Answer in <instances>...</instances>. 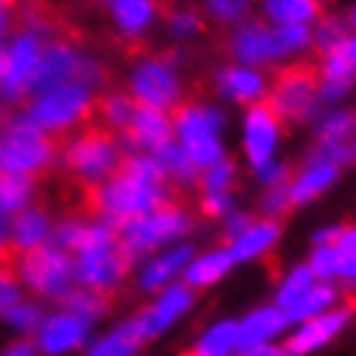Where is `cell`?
I'll return each instance as SVG.
<instances>
[{
    "instance_id": "cell-5",
    "label": "cell",
    "mask_w": 356,
    "mask_h": 356,
    "mask_svg": "<svg viewBox=\"0 0 356 356\" xmlns=\"http://www.w3.org/2000/svg\"><path fill=\"white\" fill-rule=\"evenodd\" d=\"M194 230V212L176 199V202L145 214V217L119 225V248L132 266H140L152 253L168 248V245H176V243H184Z\"/></svg>"
},
{
    "instance_id": "cell-40",
    "label": "cell",
    "mask_w": 356,
    "mask_h": 356,
    "mask_svg": "<svg viewBox=\"0 0 356 356\" xmlns=\"http://www.w3.org/2000/svg\"><path fill=\"white\" fill-rule=\"evenodd\" d=\"M44 307L36 302V300H18L16 305H10V307H6V310L0 312V318H3V323H8L10 328L18 330V333H36V328L42 325V321H44Z\"/></svg>"
},
{
    "instance_id": "cell-57",
    "label": "cell",
    "mask_w": 356,
    "mask_h": 356,
    "mask_svg": "<svg viewBox=\"0 0 356 356\" xmlns=\"http://www.w3.org/2000/svg\"><path fill=\"white\" fill-rule=\"evenodd\" d=\"M21 3H31V0H21Z\"/></svg>"
},
{
    "instance_id": "cell-31",
    "label": "cell",
    "mask_w": 356,
    "mask_h": 356,
    "mask_svg": "<svg viewBox=\"0 0 356 356\" xmlns=\"http://www.w3.org/2000/svg\"><path fill=\"white\" fill-rule=\"evenodd\" d=\"M36 196H39L36 178L0 173V217L13 220L18 212L36 204Z\"/></svg>"
},
{
    "instance_id": "cell-30",
    "label": "cell",
    "mask_w": 356,
    "mask_h": 356,
    "mask_svg": "<svg viewBox=\"0 0 356 356\" xmlns=\"http://www.w3.org/2000/svg\"><path fill=\"white\" fill-rule=\"evenodd\" d=\"M336 305H341V286L318 282V284L312 286V289H307L292 307H286L284 315H286V321H289V325H297V323H305V321H310V318L323 315V312L333 310Z\"/></svg>"
},
{
    "instance_id": "cell-41",
    "label": "cell",
    "mask_w": 356,
    "mask_h": 356,
    "mask_svg": "<svg viewBox=\"0 0 356 356\" xmlns=\"http://www.w3.org/2000/svg\"><path fill=\"white\" fill-rule=\"evenodd\" d=\"M336 253H339V286L356 289V225H343L336 241Z\"/></svg>"
},
{
    "instance_id": "cell-38",
    "label": "cell",
    "mask_w": 356,
    "mask_h": 356,
    "mask_svg": "<svg viewBox=\"0 0 356 356\" xmlns=\"http://www.w3.org/2000/svg\"><path fill=\"white\" fill-rule=\"evenodd\" d=\"M315 284H318V279L312 276L307 264H297V266H292L282 279H279L276 292H274V305L279 310H286V307H292V305Z\"/></svg>"
},
{
    "instance_id": "cell-45",
    "label": "cell",
    "mask_w": 356,
    "mask_h": 356,
    "mask_svg": "<svg viewBox=\"0 0 356 356\" xmlns=\"http://www.w3.org/2000/svg\"><path fill=\"white\" fill-rule=\"evenodd\" d=\"M235 207H238V202H235L232 191H202L199 202H196L199 214L209 222H222Z\"/></svg>"
},
{
    "instance_id": "cell-29",
    "label": "cell",
    "mask_w": 356,
    "mask_h": 356,
    "mask_svg": "<svg viewBox=\"0 0 356 356\" xmlns=\"http://www.w3.org/2000/svg\"><path fill=\"white\" fill-rule=\"evenodd\" d=\"M238 318H220L209 323L194 339L188 356H238Z\"/></svg>"
},
{
    "instance_id": "cell-25",
    "label": "cell",
    "mask_w": 356,
    "mask_h": 356,
    "mask_svg": "<svg viewBox=\"0 0 356 356\" xmlns=\"http://www.w3.org/2000/svg\"><path fill=\"white\" fill-rule=\"evenodd\" d=\"M147 343L143 336V330L137 325V321L127 318V321L116 323L108 330H104L101 336L88 341V346L83 348V356H140L143 346Z\"/></svg>"
},
{
    "instance_id": "cell-22",
    "label": "cell",
    "mask_w": 356,
    "mask_h": 356,
    "mask_svg": "<svg viewBox=\"0 0 356 356\" xmlns=\"http://www.w3.org/2000/svg\"><path fill=\"white\" fill-rule=\"evenodd\" d=\"M52 227L54 217L44 207L31 204L29 209L18 212L10 220L8 227V253L10 256H18V253H26V250L47 245V243L52 241Z\"/></svg>"
},
{
    "instance_id": "cell-43",
    "label": "cell",
    "mask_w": 356,
    "mask_h": 356,
    "mask_svg": "<svg viewBox=\"0 0 356 356\" xmlns=\"http://www.w3.org/2000/svg\"><path fill=\"white\" fill-rule=\"evenodd\" d=\"M305 161L330 163V165L343 170L351 163H356V140H346V143H315L307 150Z\"/></svg>"
},
{
    "instance_id": "cell-46",
    "label": "cell",
    "mask_w": 356,
    "mask_h": 356,
    "mask_svg": "<svg viewBox=\"0 0 356 356\" xmlns=\"http://www.w3.org/2000/svg\"><path fill=\"white\" fill-rule=\"evenodd\" d=\"M292 199H289V188L286 186H274L264 188L259 196V212L261 217L268 220H282L286 212H292Z\"/></svg>"
},
{
    "instance_id": "cell-32",
    "label": "cell",
    "mask_w": 356,
    "mask_h": 356,
    "mask_svg": "<svg viewBox=\"0 0 356 356\" xmlns=\"http://www.w3.org/2000/svg\"><path fill=\"white\" fill-rule=\"evenodd\" d=\"M158 161H161L163 173H165V181H168V186L173 188V191H178V188H196L199 186L202 168L188 158L181 145H176V143L165 145V147L158 152Z\"/></svg>"
},
{
    "instance_id": "cell-42",
    "label": "cell",
    "mask_w": 356,
    "mask_h": 356,
    "mask_svg": "<svg viewBox=\"0 0 356 356\" xmlns=\"http://www.w3.org/2000/svg\"><path fill=\"white\" fill-rule=\"evenodd\" d=\"M238 176H241V168L238 163L232 161L230 155L222 158L220 163H214L209 168L202 170L199 176V191H232L238 186Z\"/></svg>"
},
{
    "instance_id": "cell-21",
    "label": "cell",
    "mask_w": 356,
    "mask_h": 356,
    "mask_svg": "<svg viewBox=\"0 0 356 356\" xmlns=\"http://www.w3.org/2000/svg\"><path fill=\"white\" fill-rule=\"evenodd\" d=\"M289 321H286L284 310H279L274 302L253 307L238 318V346L241 351L253 346H264V343H282L286 333H289Z\"/></svg>"
},
{
    "instance_id": "cell-6",
    "label": "cell",
    "mask_w": 356,
    "mask_h": 356,
    "mask_svg": "<svg viewBox=\"0 0 356 356\" xmlns=\"http://www.w3.org/2000/svg\"><path fill=\"white\" fill-rule=\"evenodd\" d=\"M173 143L204 170L227 158V114L214 101H184L173 111Z\"/></svg>"
},
{
    "instance_id": "cell-28",
    "label": "cell",
    "mask_w": 356,
    "mask_h": 356,
    "mask_svg": "<svg viewBox=\"0 0 356 356\" xmlns=\"http://www.w3.org/2000/svg\"><path fill=\"white\" fill-rule=\"evenodd\" d=\"M323 13L315 0H259V18L271 26H312Z\"/></svg>"
},
{
    "instance_id": "cell-12",
    "label": "cell",
    "mask_w": 356,
    "mask_h": 356,
    "mask_svg": "<svg viewBox=\"0 0 356 356\" xmlns=\"http://www.w3.org/2000/svg\"><path fill=\"white\" fill-rule=\"evenodd\" d=\"M282 132L284 124L282 119L271 111L266 101L248 106L243 111L241 119V152L243 161L250 170L261 168L266 163L279 158V147H282Z\"/></svg>"
},
{
    "instance_id": "cell-37",
    "label": "cell",
    "mask_w": 356,
    "mask_h": 356,
    "mask_svg": "<svg viewBox=\"0 0 356 356\" xmlns=\"http://www.w3.org/2000/svg\"><path fill=\"white\" fill-rule=\"evenodd\" d=\"M65 310H70L72 315H78L83 321H88L90 325H96L98 321H104L108 312V294L93 292V289H86V286H75L67 297L63 300Z\"/></svg>"
},
{
    "instance_id": "cell-34",
    "label": "cell",
    "mask_w": 356,
    "mask_h": 356,
    "mask_svg": "<svg viewBox=\"0 0 356 356\" xmlns=\"http://www.w3.org/2000/svg\"><path fill=\"white\" fill-rule=\"evenodd\" d=\"M315 72L318 78H325V81L356 83V34H348L336 49L323 54Z\"/></svg>"
},
{
    "instance_id": "cell-27",
    "label": "cell",
    "mask_w": 356,
    "mask_h": 356,
    "mask_svg": "<svg viewBox=\"0 0 356 356\" xmlns=\"http://www.w3.org/2000/svg\"><path fill=\"white\" fill-rule=\"evenodd\" d=\"M137 111V104L132 96L122 88H106L96 96V127L106 129V132L122 137L132 124V116Z\"/></svg>"
},
{
    "instance_id": "cell-48",
    "label": "cell",
    "mask_w": 356,
    "mask_h": 356,
    "mask_svg": "<svg viewBox=\"0 0 356 356\" xmlns=\"http://www.w3.org/2000/svg\"><path fill=\"white\" fill-rule=\"evenodd\" d=\"M356 83H346V81H325V78H318V98H321L323 108H336L341 106L351 90H354Z\"/></svg>"
},
{
    "instance_id": "cell-53",
    "label": "cell",
    "mask_w": 356,
    "mask_h": 356,
    "mask_svg": "<svg viewBox=\"0 0 356 356\" xmlns=\"http://www.w3.org/2000/svg\"><path fill=\"white\" fill-rule=\"evenodd\" d=\"M238 356H284V348H282V343H264V346L245 348Z\"/></svg>"
},
{
    "instance_id": "cell-50",
    "label": "cell",
    "mask_w": 356,
    "mask_h": 356,
    "mask_svg": "<svg viewBox=\"0 0 356 356\" xmlns=\"http://www.w3.org/2000/svg\"><path fill=\"white\" fill-rule=\"evenodd\" d=\"M253 220H256V217H253L248 209H241V207H235V209H232V212L222 220V227H220V230H222V241L225 243L235 241V238H238V235H241V232L245 230V227H248Z\"/></svg>"
},
{
    "instance_id": "cell-16",
    "label": "cell",
    "mask_w": 356,
    "mask_h": 356,
    "mask_svg": "<svg viewBox=\"0 0 356 356\" xmlns=\"http://www.w3.org/2000/svg\"><path fill=\"white\" fill-rule=\"evenodd\" d=\"M83 57H86V47L75 44L65 36H54L49 42H44L36 72L31 78V88H29V98L49 90L54 86L63 83H78V72H81Z\"/></svg>"
},
{
    "instance_id": "cell-2",
    "label": "cell",
    "mask_w": 356,
    "mask_h": 356,
    "mask_svg": "<svg viewBox=\"0 0 356 356\" xmlns=\"http://www.w3.org/2000/svg\"><path fill=\"white\" fill-rule=\"evenodd\" d=\"M57 152L60 140H54L44 129L29 119V114L21 108L8 111V116L0 124V173L13 176L39 178L47 170L57 168Z\"/></svg>"
},
{
    "instance_id": "cell-20",
    "label": "cell",
    "mask_w": 356,
    "mask_h": 356,
    "mask_svg": "<svg viewBox=\"0 0 356 356\" xmlns=\"http://www.w3.org/2000/svg\"><path fill=\"white\" fill-rule=\"evenodd\" d=\"M119 140H122L124 155H129V152L158 155L165 145L173 143V116L165 114V111H158V108L137 106L132 124Z\"/></svg>"
},
{
    "instance_id": "cell-17",
    "label": "cell",
    "mask_w": 356,
    "mask_h": 356,
    "mask_svg": "<svg viewBox=\"0 0 356 356\" xmlns=\"http://www.w3.org/2000/svg\"><path fill=\"white\" fill-rule=\"evenodd\" d=\"M212 86L220 101L230 104V106L248 108L266 101L268 88H271V75L261 67L227 63L214 70Z\"/></svg>"
},
{
    "instance_id": "cell-26",
    "label": "cell",
    "mask_w": 356,
    "mask_h": 356,
    "mask_svg": "<svg viewBox=\"0 0 356 356\" xmlns=\"http://www.w3.org/2000/svg\"><path fill=\"white\" fill-rule=\"evenodd\" d=\"M235 266H238V264L232 261L227 245L202 250V253H194V259L188 261V266H186V271H184V276H181V282L186 286H191L194 292H202V289H209V286L220 284Z\"/></svg>"
},
{
    "instance_id": "cell-58",
    "label": "cell",
    "mask_w": 356,
    "mask_h": 356,
    "mask_svg": "<svg viewBox=\"0 0 356 356\" xmlns=\"http://www.w3.org/2000/svg\"><path fill=\"white\" fill-rule=\"evenodd\" d=\"M140 356H143V354H140Z\"/></svg>"
},
{
    "instance_id": "cell-13",
    "label": "cell",
    "mask_w": 356,
    "mask_h": 356,
    "mask_svg": "<svg viewBox=\"0 0 356 356\" xmlns=\"http://www.w3.org/2000/svg\"><path fill=\"white\" fill-rule=\"evenodd\" d=\"M351 321H354V305H336L333 310L323 312L318 318L297 323L282 339L284 356H310L321 351L339 339L351 325Z\"/></svg>"
},
{
    "instance_id": "cell-33",
    "label": "cell",
    "mask_w": 356,
    "mask_h": 356,
    "mask_svg": "<svg viewBox=\"0 0 356 356\" xmlns=\"http://www.w3.org/2000/svg\"><path fill=\"white\" fill-rule=\"evenodd\" d=\"M207 21L202 10L194 6H173L163 13V31L173 44H191L194 39L204 34Z\"/></svg>"
},
{
    "instance_id": "cell-15",
    "label": "cell",
    "mask_w": 356,
    "mask_h": 356,
    "mask_svg": "<svg viewBox=\"0 0 356 356\" xmlns=\"http://www.w3.org/2000/svg\"><path fill=\"white\" fill-rule=\"evenodd\" d=\"M90 333L93 325L88 321L60 307L44 315L42 325L34 333V346L39 356H70L88 346V341L93 339Z\"/></svg>"
},
{
    "instance_id": "cell-44",
    "label": "cell",
    "mask_w": 356,
    "mask_h": 356,
    "mask_svg": "<svg viewBox=\"0 0 356 356\" xmlns=\"http://www.w3.org/2000/svg\"><path fill=\"white\" fill-rule=\"evenodd\" d=\"M305 264H307V268H310L318 282L339 284V253H336V245H312Z\"/></svg>"
},
{
    "instance_id": "cell-54",
    "label": "cell",
    "mask_w": 356,
    "mask_h": 356,
    "mask_svg": "<svg viewBox=\"0 0 356 356\" xmlns=\"http://www.w3.org/2000/svg\"><path fill=\"white\" fill-rule=\"evenodd\" d=\"M343 21H346V26L351 34H356V3H351L346 8V13H343Z\"/></svg>"
},
{
    "instance_id": "cell-11",
    "label": "cell",
    "mask_w": 356,
    "mask_h": 356,
    "mask_svg": "<svg viewBox=\"0 0 356 356\" xmlns=\"http://www.w3.org/2000/svg\"><path fill=\"white\" fill-rule=\"evenodd\" d=\"M72 264H75V284L101 294H111L116 289H122L129 279V271L134 268L122 253L119 243L78 250L72 256Z\"/></svg>"
},
{
    "instance_id": "cell-1",
    "label": "cell",
    "mask_w": 356,
    "mask_h": 356,
    "mask_svg": "<svg viewBox=\"0 0 356 356\" xmlns=\"http://www.w3.org/2000/svg\"><path fill=\"white\" fill-rule=\"evenodd\" d=\"M225 52L230 63L261 70L284 67L312 52L310 26H271L261 18H248L227 31Z\"/></svg>"
},
{
    "instance_id": "cell-23",
    "label": "cell",
    "mask_w": 356,
    "mask_h": 356,
    "mask_svg": "<svg viewBox=\"0 0 356 356\" xmlns=\"http://www.w3.org/2000/svg\"><path fill=\"white\" fill-rule=\"evenodd\" d=\"M282 241V220H268V217H256L235 241L225 243L230 250L232 261L241 264H253L268 256Z\"/></svg>"
},
{
    "instance_id": "cell-56",
    "label": "cell",
    "mask_w": 356,
    "mask_h": 356,
    "mask_svg": "<svg viewBox=\"0 0 356 356\" xmlns=\"http://www.w3.org/2000/svg\"><path fill=\"white\" fill-rule=\"evenodd\" d=\"M315 3H318V6H328L330 0H315Z\"/></svg>"
},
{
    "instance_id": "cell-9",
    "label": "cell",
    "mask_w": 356,
    "mask_h": 356,
    "mask_svg": "<svg viewBox=\"0 0 356 356\" xmlns=\"http://www.w3.org/2000/svg\"><path fill=\"white\" fill-rule=\"evenodd\" d=\"M124 90L137 106L173 114L186 101L181 63L173 54H147L129 67Z\"/></svg>"
},
{
    "instance_id": "cell-10",
    "label": "cell",
    "mask_w": 356,
    "mask_h": 356,
    "mask_svg": "<svg viewBox=\"0 0 356 356\" xmlns=\"http://www.w3.org/2000/svg\"><path fill=\"white\" fill-rule=\"evenodd\" d=\"M266 104L282 124H310L321 116L323 106L318 98V72L310 65L292 63L279 67L271 78Z\"/></svg>"
},
{
    "instance_id": "cell-52",
    "label": "cell",
    "mask_w": 356,
    "mask_h": 356,
    "mask_svg": "<svg viewBox=\"0 0 356 356\" xmlns=\"http://www.w3.org/2000/svg\"><path fill=\"white\" fill-rule=\"evenodd\" d=\"M0 356H39V351H36L34 341H16V343H10Z\"/></svg>"
},
{
    "instance_id": "cell-39",
    "label": "cell",
    "mask_w": 356,
    "mask_h": 356,
    "mask_svg": "<svg viewBox=\"0 0 356 356\" xmlns=\"http://www.w3.org/2000/svg\"><path fill=\"white\" fill-rule=\"evenodd\" d=\"M310 31H312V49L318 52V57L328 54L330 49H336L351 34L346 21H343V13L341 16L339 13H323L310 26Z\"/></svg>"
},
{
    "instance_id": "cell-24",
    "label": "cell",
    "mask_w": 356,
    "mask_h": 356,
    "mask_svg": "<svg viewBox=\"0 0 356 356\" xmlns=\"http://www.w3.org/2000/svg\"><path fill=\"white\" fill-rule=\"evenodd\" d=\"M341 168L330 165V163H310L305 161L302 168L294 170L292 178H289V199H292V207H307L312 204L315 199H321L325 191L333 188V184L339 181Z\"/></svg>"
},
{
    "instance_id": "cell-51",
    "label": "cell",
    "mask_w": 356,
    "mask_h": 356,
    "mask_svg": "<svg viewBox=\"0 0 356 356\" xmlns=\"http://www.w3.org/2000/svg\"><path fill=\"white\" fill-rule=\"evenodd\" d=\"M341 230H343V225H323L312 232V245H336Z\"/></svg>"
},
{
    "instance_id": "cell-3",
    "label": "cell",
    "mask_w": 356,
    "mask_h": 356,
    "mask_svg": "<svg viewBox=\"0 0 356 356\" xmlns=\"http://www.w3.org/2000/svg\"><path fill=\"white\" fill-rule=\"evenodd\" d=\"M124 163L122 140L101 127H86L81 132L60 140L57 168L81 186L93 188L116 176Z\"/></svg>"
},
{
    "instance_id": "cell-55",
    "label": "cell",
    "mask_w": 356,
    "mask_h": 356,
    "mask_svg": "<svg viewBox=\"0 0 356 356\" xmlns=\"http://www.w3.org/2000/svg\"><path fill=\"white\" fill-rule=\"evenodd\" d=\"M96 3H98V6H106V8H108V6L114 3V0H96Z\"/></svg>"
},
{
    "instance_id": "cell-18",
    "label": "cell",
    "mask_w": 356,
    "mask_h": 356,
    "mask_svg": "<svg viewBox=\"0 0 356 356\" xmlns=\"http://www.w3.org/2000/svg\"><path fill=\"white\" fill-rule=\"evenodd\" d=\"M194 253H196L194 245L188 241H184L147 256L137 266V276H134L137 289L145 294H158L165 286L181 282V276L186 271L188 261L194 259Z\"/></svg>"
},
{
    "instance_id": "cell-35",
    "label": "cell",
    "mask_w": 356,
    "mask_h": 356,
    "mask_svg": "<svg viewBox=\"0 0 356 356\" xmlns=\"http://www.w3.org/2000/svg\"><path fill=\"white\" fill-rule=\"evenodd\" d=\"M315 143H346L356 140V114L348 108H323L312 124Z\"/></svg>"
},
{
    "instance_id": "cell-8",
    "label": "cell",
    "mask_w": 356,
    "mask_h": 356,
    "mask_svg": "<svg viewBox=\"0 0 356 356\" xmlns=\"http://www.w3.org/2000/svg\"><path fill=\"white\" fill-rule=\"evenodd\" d=\"M13 268L18 284L24 286L34 300L63 305V300L75 289V264L67 250L57 248L54 243H47L42 248L26 250L0 261Z\"/></svg>"
},
{
    "instance_id": "cell-7",
    "label": "cell",
    "mask_w": 356,
    "mask_h": 356,
    "mask_svg": "<svg viewBox=\"0 0 356 356\" xmlns=\"http://www.w3.org/2000/svg\"><path fill=\"white\" fill-rule=\"evenodd\" d=\"M96 96L98 93H93L90 88L72 81L31 96L26 101L24 111L49 137L65 140V137L86 129L93 122Z\"/></svg>"
},
{
    "instance_id": "cell-4",
    "label": "cell",
    "mask_w": 356,
    "mask_h": 356,
    "mask_svg": "<svg viewBox=\"0 0 356 356\" xmlns=\"http://www.w3.org/2000/svg\"><path fill=\"white\" fill-rule=\"evenodd\" d=\"M170 202H176V191L168 184H145V181L127 176L124 170L88 188L90 214L104 217L116 227L155 212Z\"/></svg>"
},
{
    "instance_id": "cell-36",
    "label": "cell",
    "mask_w": 356,
    "mask_h": 356,
    "mask_svg": "<svg viewBox=\"0 0 356 356\" xmlns=\"http://www.w3.org/2000/svg\"><path fill=\"white\" fill-rule=\"evenodd\" d=\"M253 3L256 0H199V10L207 24L230 31L253 18Z\"/></svg>"
},
{
    "instance_id": "cell-19",
    "label": "cell",
    "mask_w": 356,
    "mask_h": 356,
    "mask_svg": "<svg viewBox=\"0 0 356 356\" xmlns=\"http://www.w3.org/2000/svg\"><path fill=\"white\" fill-rule=\"evenodd\" d=\"M163 0H114L108 6V21L122 42H143L163 21Z\"/></svg>"
},
{
    "instance_id": "cell-49",
    "label": "cell",
    "mask_w": 356,
    "mask_h": 356,
    "mask_svg": "<svg viewBox=\"0 0 356 356\" xmlns=\"http://www.w3.org/2000/svg\"><path fill=\"white\" fill-rule=\"evenodd\" d=\"M21 297H24V286L18 284L13 268L0 264V312L10 305H16Z\"/></svg>"
},
{
    "instance_id": "cell-47",
    "label": "cell",
    "mask_w": 356,
    "mask_h": 356,
    "mask_svg": "<svg viewBox=\"0 0 356 356\" xmlns=\"http://www.w3.org/2000/svg\"><path fill=\"white\" fill-rule=\"evenodd\" d=\"M253 178L261 184V188H274V186H286L289 184V178H292V165L284 163L282 158H276V161L266 163V165H261V168L250 170Z\"/></svg>"
},
{
    "instance_id": "cell-14",
    "label": "cell",
    "mask_w": 356,
    "mask_h": 356,
    "mask_svg": "<svg viewBox=\"0 0 356 356\" xmlns=\"http://www.w3.org/2000/svg\"><path fill=\"white\" fill-rule=\"evenodd\" d=\"M196 292L184 282L165 286L158 294H152V300L145 305L143 310L134 315V321L143 330L145 341H155L165 336L170 328H176L178 323L194 310Z\"/></svg>"
}]
</instances>
